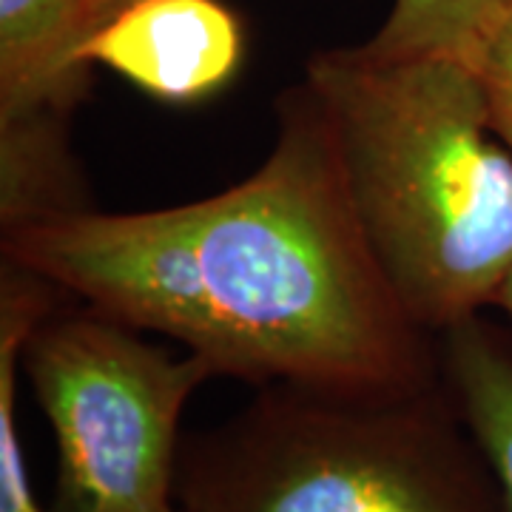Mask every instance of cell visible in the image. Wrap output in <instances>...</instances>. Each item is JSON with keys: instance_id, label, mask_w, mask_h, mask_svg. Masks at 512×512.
Returning <instances> with one entry per match:
<instances>
[{"instance_id": "1", "label": "cell", "mask_w": 512, "mask_h": 512, "mask_svg": "<svg viewBox=\"0 0 512 512\" xmlns=\"http://www.w3.org/2000/svg\"><path fill=\"white\" fill-rule=\"evenodd\" d=\"M0 254L214 376L339 393L441 379L439 339L370 254L305 83L276 100L274 148L242 183L154 211H66L6 231Z\"/></svg>"}, {"instance_id": "2", "label": "cell", "mask_w": 512, "mask_h": 512, "mask_svg": "<svg viewBox=\"0 0 512 512\" xmlns=\"http://www.w3.org/2000/svg\"><path fill=\"white\" fill-rule=\"evenodd\" d=\"M350 211L421 330L495 308L512 276V148L478 72L447 55H376L365 43L311 57Z\"/></svg>"}, {"instance_id": "3", "label": "cell", "mask_w": 512, "mask_h": 512, "mask_svg": "<svg viewBox=\"0 0 512 512\" xmlns=\"http://www.w3.org/2000/svg\"><path fill=\"white\" fill-rule=\"evenodd\" d=\"M183 512H507L441 376L407 393L265 384L234 416L185 433Z\"/></svg>"}, {"instance_id": "4", "label": "cell", "mask_w": 512, "mask_h": 512, "mask_svg": "<svg viewBox=\"0 0 512 512\" xmlns=\"http://www.w3.org/2000/svg\"><path fill=\"white\" fill-rule=\"evenodd\" d=\"M20 370L52 427L55 512H168L185 404L208 379L197 353L86 305L52 311L26 339Z\"/></svg>"}, {"instance_id": "5", "label": "cell", "mask_w": 512, "mask_h": 512, "mask_svg": "<svg viewBox=\"0 0 512 512\" xmlns=\"http://www.w3.org/2000/svg\"><path fill=\"white\" fill-rule=\"evenodd\" d=\"M242 26L217 0H134L77 49L165 103L222 92L242 66Z\"/></svg>"}, {"instance_id": "6", "label": "cell", "mask_w": 512, "mask_h": 512, "mask_svg": "<svg viewBox=\"0 0 512 512\" xmlns=\"http://www.w3.org/2000/svg\"><path fill=\"white\" fill-rule=\"evenodd\" d=\"M80 0H0V120L72 114L89 69L72 63Z\"/></svg>"}, {"instance_id": "7", "label": "cell", "mask_w": 512, "mask_h": 512, "mask_svg": "<svg viewBox=\"0 0 512 512\" xmlns=\"http://www.w3.org/2000/svg\"><path fill=\"white\" fill-rule=\"evenodd\" d=\"M439 362L512 512V328L473 316L441 333Z\"/></svg>"}, {"instance_id": "8", "label": "cell", "mask_w": 512, "mask_h": 512, "mask_svg": "<svg viewBox=\"0 0 512 512\" xmlns=\"http://www.w3.org/2000/svg\"><path fill=\"white\" fill-rule=\"evenodd\" d=\"M69 117L40 111L0 120V231L89 208L66 137Z\"/></svg>"}, {"instance_id": "9", "label": "cell", "mask_w": 512, "mask_h": 512, "mask_svg": "<svg viewBox=\"0 0 512 512\" xmlns=\"http://www.w3.org/2000/svg\"><path fill=\"white\" fill-rule=\"evenodd\" d=\"M57 288L15 262H0V512L46 510L29 478L18 424V379L23 345L55 311Z\"/></svg>"}, {"instance_id": "10", "label": "cell", "mask_w": 512, "mask_h": 512, "mask_svg": "<svg viewBox=\"0 0 512 512\" xmlns=\"http://www.w3.org/2000/svg\"><path fill=\"white\" fill-rule=\"evenodd\" d=\"M512 0H393L382 29L365 40L376 55H447L473 66Z\"/></svg>"}, {"instance_id": "11", "label": "cell", "mask_w": 512, "mask_h": 512, "mask_svg": "<svg viewBox=\"0 0 512 512\" xmlns=\"http://www.w3.org/2000/svg\"><path fill=\"white\" fill-rule=\"evenodd\" d=\"M473 69L484 83L487 103L493 111V126L512 148V9L481 43Z\"/></svg>"}, {"instance_id": "12", "label": "cell", "mask_w": 512, "mask_h": 512, "mask_svg": "<svg viewBox=\"0 0 512 512\" xmlns=\"http://www.w3.org/2000/svg\"><path fill=\"white\" fill-rule=\"evenodd\" d=\"M134 0H80V12H77V23H74L72 35V63L80 69H89L83 63H77V49L83 46V40L94 35L100 26H106L117 12H123Z\"/></svg>"}, {"instance_id": "13", "label": "cell", "mask_w": 512, "mask_h": 512, "mask_svg": "<svg viewBox=\"0 0 512 512\" xmlns=\"http://www.w3.org/2000/svg\"><path fill=\"white\" fill-rule=\"evenodd\" d=\"M495 308L507 316V322H510V328H512V276L507 279V285H504V291H501V296H498Z\"/></svg>"}, {"instance_id": "14", "label": "cell", "mask_w": 512, "mask_h": 512, "mask_svg": "<svg viewBox=\"0 0 512 512\" xmlns=\"http://www.w3.org/2000/svg\"><path fill=\"white\" fill-rule=\"evenodd\" d=\"M168 512H183V510H177V504H174V507H171V510H168Z\"/></svg>"}]
</instances>
